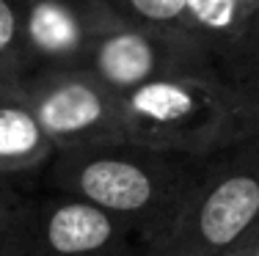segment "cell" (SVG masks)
<instances>
[{"label": "cell", "mask_w": 259, "mask_h": 256, "mask_svg": "<svg viewBox=\"0 0 259 256\" xmlns=\"http://www.w3.org/2000/svg\"><path fill=\"white\" fill-rule=\"evenodd\" d=\"M22 11H25V0H0V75L6 77L25 75Z\"/></svg>", "instance_id": "cell-11"}, {"label": "cell", "mask_w": 259, "mask_h": 256, "mask_svg": "<svg viewBox=\"0 0 259 256\" xmlns=\"http://www.w3.org/2000/svg\"><path fill=\"white\" fill-rule=\"evenodd\" d=\"M119 20L124 17L105 0H25V75L39 69H77L91 41Z\"/></svg>", "instance_id": "cell-7"}, {"label": "cell", "mask_w": 259, "mask_h": 256, "mask_svg": "<svg viewBox=\"0 0 259 256\" xmlns=\"http://www.w3.org/2000/svg\"><path fill=\"white\" fill-rule=\"evenodd\" d=\"M22 210L20 196L0 201V256H22Z\"/></svg>", "instance_id": "cell-12"}, {"label": "cell", "mask_w": 259, "mask_h": 256, "mask_svg": "<svg viewBox=\"0 0 259 256\" xmlns=\"http://www.w3.org/2000/svg\"><path fill=\"white\" fill-rule=\"evenodd\" d=\"M256 240H259V223L251 231H245L243 237H240L234 245H229L226 251H221L218 256H251L254 253V245H256Z\"/></svg>", "instance_id": "cell-14"}, {"label": "cell", "mask_w": 259, "mask_h": 256, "mask_svg": "<svg viewBox=\"0 0 259 256\" xmlns=\"http://www.w3.org/2000/svg\"><path fill=\"white\" fill-rule=\"evenodd\" d=\"M130 237L119 218L69 193L22 210V256H127Z\"/></svg>", "instance_id": "cell-6"}, {"label": "cell", "mask_w": 259, "mask_h": 256, "mask_svg": "<svg viewBox=\"0 0 259 256\" xmlns=\"http://www.w3.org/2000/svg\"><path fill=\"white\" fill-rule=\"evenodd\" d=\"M55 149L30 108L20 77L0 75V176L28 174L53 160Z\"/></svg>", "instance_id": "cell-9"}, {"label": "cell", "mask_w": 259, "mask_h": 256, "mask_svg": "<svg viewBox=\"0 0 259 256\" xmlns=\"http://www.w3.org/2000/svg\"><path fill=\"white\" fill-rule=\"evenodd\" d=\"M77 69L94 75L116 94L144 85L157 77L193 75V72H224L209 53L190 39L119 20L91 41Z\"/></svg>", "instance_id": "cell-5"}, {"label": "cell", "mask_w": 259, "mask_h": 256, "mask_svg": "<svg viewBox=\"0 0 259 256\" xmlns=\"http://www.w3.org/2000/svg\"><path fill=\"white\" fill-rule=\"evenodd\" d=\"M55 151L119 141V94L83 69H39L20 77Z\"/></svg>", "instance_id": "cell-4"}, {"label": "cell", "mask_w": 259, "mask_h": 256, "mask_svg": "<svg viewBox=\"0 0 259 256\" xmlns=\"http://www.w3.org/2000/svg\"><path fill=\"white\" fill-rule=\"evenodd\" d=\"M229 77L243 88L245 99H248L251 130H254V138H259V47L245 61H240V64L234 66Z\"/></svg>", "instance_id": "cell-13"}, {"label": "cell", "mask_w": 259, "mask_h": 256, "mask_svg": "<svg viewBox=\"0 0 259 256\" xmlns=\"http://www.w3.org/2000/svg\"><path fill=\"white\" fill-rule=\"evenodd\" d=\"M182 30L232 75L259 47V0H185Z\"/></svg>", "instance_id": "cell-8"}, {"label": "cell", "mask_w": 259, "mask_h": 256, "mask_svg": "<svg viewBox=\"0 0 259 256\" xmlns=\"http://www.w3.org/2000/svg\"><path fill=\"white\" fill-rule=\"evenodd\" d=\"M201 160L204 157L108 141L55 151L50 179L61 193L85 198L119 218L149 248L174 221Z\"/></svg>", "instance_id": "cell-1"}, {"label": "cell", "mask_w": 259, "mask_h": 256, "mask_svg": "<svg viewBox=\"0 0 259 256\" xmlns=\"http://www.w3.org/2000/svg\"><path fill=\"white\" fill-rule=\"evenodd\" d=\"M251 256H259V240H256V245H254V253H251Z\"/></svg>", "instance_id": "cell-16"}, {"label": "cell", "mask_w": 259, "mask_h": 256, "mask_svg": "<svg viewBox=\"0 0 259 256\" xmlns=\"http://www.w3.org/2000/svg\"><path fill=\"white\" fill-rule=\"evenodd\" d=\"M105 3L119 17H124L127 22L188 39L182 30L185 0H105Z\"/></svg>", "instance_id": "cell-10"}, {"label": "cell", "mask_w": 259, "mask_h": 256, "mask_svg": "<svg viewBox=\"0 0 259 256\" xmlns=\"http://www.w3.org/2000/svg\"><path fill=\"white\" fill-rule=\"evenodd\" d=\"M6 179H9V176H6Z\"/></svg>", "instance_id": "cell-17"}, {"label": "cell", "mask_w": 259, "mask_h": 256, "mask_svg": "<svg viewBox=\"0 0 259 256\" xmlns=\"http://www.w3.org/2000/svg\"><path fill=\"white\" fill-rule=\"evenodd\" d=\"M259 223V138L201 160L149 256H218Z\"/></svg>", "instance_id": "cell-3"}, {"label": "cell", "mask_w": 259, "mask_h": 256, "mask_svg": "<svg viewBox=\"0 0 259 256\" xmlns=\"http://www.w3.org/2000/svg\"><path fill=\"white\" fill-rule=\"evenodd\" d=\"M14 196H17V190L11 187V179L0 176V201H9V198H14Z\"/></svg>", "instance_id": "cell-15"}, {"label": "cell", "mask_w": 259, "mask_h": 256, "mask_svg": "<svg viewBox=\"0 0 259 256\" xmlns=\"http://www.w3.org/2000/svg\"><path fill=\"white\" fill-rule=\"evenodd\" d=\"M119 141L209 157L254 138L248 99L226 72L157 77L119 94Z\"/></svg>", "instance_id": "cell-2"}]
</instances>
